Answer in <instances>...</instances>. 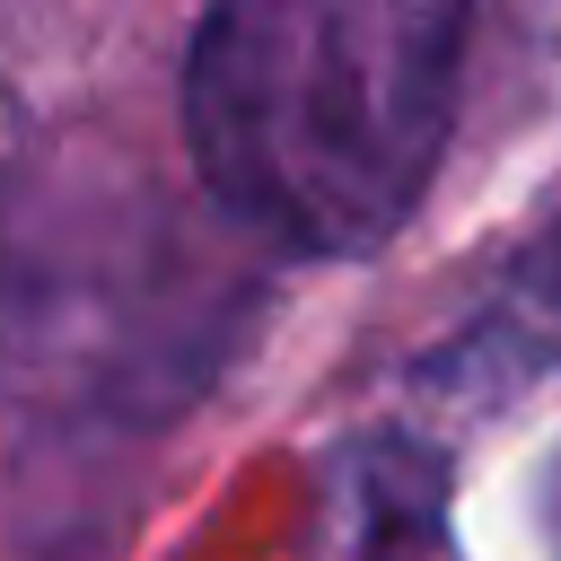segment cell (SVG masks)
<instances>
[{"label": "cell", "mask_w": 561, "mask_h": 561, "mask_svg": "<svg viewBox=\"0 0 561 561\" xmlns=\"http://www.w3.org/2000/svg\"><path fill=\"white\" fill-rule=\"evenodd\" d=\"M465 9L237 0L193 26L184 140L202 184L298 254H359L421 202L456 114Z\"/></svg>", "instance_id": "cell-1"}, {"label": "cell", "mask_w": 561, "mask_h": 561, "mask_svg": "<svg viewBox=\"0 0 561 561\" xmlns=\"http://www.w3.org/2000/svg\"><path fill=\"white\" fill-rule=\"evenodd\" d=\"M333 561H456L438 456L412 438H359L333 491Z\"/></svg>", "instance_id": "cell-2"}, {"label": "cell", "mask_w": 561, "mask_h": 561, "mask_svg": "<svg viewBox=\"0 0 561 561\" xmlns=\"http://www.w3.org/2000/svg\"><path fill=\"white\" fill-rule=\"evenodd\" d=\"M500 351L508 359H526V368H552L561 359V228L508 272V289H500Z\"/></svg>", "instance_id": "cell-3"}]
</instances>
